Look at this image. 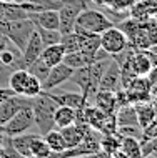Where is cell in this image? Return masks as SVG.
I'll use <instances>...</instances> for the list:
<instances>
[{
    "instance_id": "6da1fadb",
    "label": "cell",
    "mask_w": 157,
    "mask_h": 158,
    "mask_svg": "<svg viewBox=\"0 0 157 158\" xmlns=\"http://www.w3.org/2000/svg\"><path fill=\"white\" fill-rule=\"evenodd\" d=\"M57 102L49 95L47 92H42L40 95L32 98V112H33V128L39 135H45L54 127V112L57 108Z\"/></svg>"
},
{
    "instance_id": "7a4b0ae2",
    "label": "cell",
    "mask_w": 157,
    "mask_h": 158,
    "mask_svg": "<svg viewBox=\"0 0 157 158\" xmlns=\"http://www.w3.org/2000/svg\"><path fill=\"white\" fill-rule=\"evenodd\" d=\"M114 22L109 19L104 12L97 10V8H84L79 14L77 20H75L74 32L77 33H97L100 35L107 28H110Z\"/></svg>"
},
{
    "instance_id": "3957f363",
    "label": "cell",
    "mask_w": 157,
    "mask_h": 158,
    "mask_svg": "<svg viewBox=\"0 0 157 158\" xmlns=\"http://www.w3.org/2000/svg\"><path fill=\"white\" fill-rule=\"evenodd\" d=\"M33 30H35V25L28 17L22 20H14V22H0V33H3L20 52L24 50Z\"/></svg>"
},
{
    "instance_id": "277c9868",
    "label": "cell",
    "mask_w": 157,
    "mask_h": 158,
    "mask_svg": "<svg viewBox=\"0 0 157 158\" xmlns=\"http://www.w3.org/2000/svg\"><path fill=\"white\" fill-rule=\"evenodd\" d=\"M32 128H33V112L30 102L28 105L17 110L14 117L0 127V131L5 136H15V135H22L25 131L32 130Z\"/></svg>"
},
{
    "instance_id": "5b68a950",
    "label": "cell",
    "mask_w": 157,
    "mask_h": 158,
    "mask_svg": "<svg viewBox=\"0 0 157 158\" xmlns=\"http://www.w3.org/2000/svg\"><path fill=\"white\" fill-rule=\"evenodd\" d=\"M89 7V0H65L59 8V30L60 33L74 32L75 20L84 8Z\"/></svg>"
},
{
    "instance_id": "8992f818",
    "label": "cell",
    "mask_w": 157,
    "mask_h": 158,
    "mask_svg": "<svg viewBox=\"0 0 157 158\" xmlns=\"http://www.w3.org/2000/svg\"><path fill=\"white\" fill-rule=\"evenodd\" d=\"M127 47H129V40H127L125 33L117 25H112L110 28L100 33V48L105 50L110 57L122 52Z\"/></svg>"
},
{
    "instance_id": "52a82bcc",
    "label": "cell",
    "mask_w": 157,
    "mask_h": 158,
    "mask_svg": "<svg viewBox=\"0 0 157 158\" xmlns=\"http://www.w3.org/2000/svg\"><path fill=\"white\" fill-rule=\"evenodd\" d=\"M129 103H141V102H152V90L149 80L146 77H135L124 88Z\"/></svg>"
},
{
    "instance_id": "ba28073f",
    "label": "cell",
    "mask_w": 157,
    "mask_h": 158,
    "mask_svg": "<svg viewBox=\"0 0 157 158\" xmlns=\"http://www.w3.org/2000/svg\"><path fill=\"white\" fill-rule=\"evenodd\" d=\"M72 73H74V70H72L70 67H67L63 62L59 63V65H55V67H50L49 75L45 77V80L42 82V90L50 92V90H54V88L67 83L69 78L72 77Z\"/></svg>"
},
{
    "instance_id": "9c48e42d",
    "label": "cell",
    "mask_w": 157,
    "mask_h": 158,
    "mask_svg": "<svg viewBox=\"0 0 157 158\" xmlns=\"http://www.w3.org/2000/svg\"><path fill=\"white\" fill-rule=\"evenodd\" d=\"M50 97L57 102V105H65V106H70V108L77 110V108H82L85 106L89 102L87 98L82 95V92H72V90H60V88H54V90L47 92Z\"/></svg>"
},
{
    "instance_id": "30bf717a",
    "label": "cell",
    "mask_w": 157,
    "mask_h": 158,
    "mask_svg": "<svg viewBox=\"0 0 157 158\" xmlns=\"http://www.w3.org/2000/svg\"><path fill=\"white\" fill-rule=\"evenodd\" d=\"M99 90H107V92H119L122 90V82H120V68H119L117 62L110 60V63L105 68V72L100 77L99 82Z\"/></svg>"
},
{
    "instance_id": "8fae6325",
    "label": "cell",
    "mask_w": 157,
    "mask_h": 158,
    "mask_svg": "<svg viewBox=\"0 0 157 158\" xmlns=\"http://www.w3.org/2000/svg\"><path fill=\"white\" fill-rule=\"evenodd\" d=\"M30 102H32V98H25L22 95H15V93L10 95L8 98H5V100L0 103V127L10 120L19 108L28 105Z\"/></svg>"
},
{
    "instance_id": "7c38bea8",
    "label": "cell",
    "mask_w": 157,
    "mask_h": 158,
    "mask_svg": "<svg viewBox=\"0 0 157 158\" xmlns=\"http://www.w3.org/2000/svg\"><path fill=\"white\" fill-rule=\"evenodd\" d=\"M42 48H44V44H42V40H40L37 30H33V33L30 35V38L27 40V44H25L24 50H22V63H24V68H27L30 63H33L37 58L40 57Z\"/></svg>"
},
{
    "instance_id": "4fadbf2b",
    "label": "cell",
    "mask_w": 157,
    "mask_h": 158,
    "mask_svg": "<svg viewBox=\"0 0 157 158\" xmlns=\"http://www.w3.org/2000/svg\"><path fill=\"white\" fill-rule=\"evenodd\" d=\"M112 158H144L142 148H141V140L134 138V136H120L119 152Z\"/></svg>"
},
{
    "instance_id": "5bb4252c",
    "label": "cell",
    "mask_w": 157,
    "mask_h": 158,
    "mask_svg": "<svg viewBox=\"0 0 157 158\" xmlns=\"http://www.w3.org/2000/svg\"><path fill=\"white\" fill-rule=\"evenodd\" d=\"M28 19L33 22L35 27L59 30V10H40V12H33V14H28Z\"/></svg>"
},
{
    "instance_id": "9a60e30c",
    "label": "cell",
    "mask_w": 157,
    "mask_h": 158,
    "mask_svg": "<svg viewBox=\"0 0 157 158\" xmlns=\"http://www.w3.org/2000/svg\"><path fill=\"white\" fill-rule=\"evenodd\" d=\"M129 65H130V70L134 72L135 77H146L152 68V62L149 58L147 50H135L134 55L129 60Z\"/></svg>"
},
{
    "instance_id": "2e32d148",
    "label": "cell",
    "mask_w": 157,
    "mask_h": 158,
    "mask_svg": "<svg viewBox=\"0 0 157 158\" xmlns=\"http://www.w3.org/2000/svg\"><path fill=\"white\" fill-rule=\"evenodd\" d=\"M157 7V0H135V3L130 7L129 17L139 20V22H146L152 17V12Z\"/></svg>"
},
{
    "instance_id": "e0dca14e",
    "label": "cell",
    "mask_w": 157,
    "mask_h": 158,
    "mask_svg": "<svg viewBox=\"0 0 157 158\" xmlns=\"http://www.w3.org/2000/svg\"><path fill=\"white\" fill-rule=\"evenodd\" d=\"M94 105L99 110H102L104 113H116L117 112V98L114 92H107V90H97L95 95L92 97Z\"/></svg>"
},
{
    "instance_id": "ac0fdd59",
    "label": "cell",
    "mask_w": 157,
    "mask_h": 158,
    "mask_svg": "<svg viewBox=\"0 0 157 158\" xmlns=\"http://www.w3.org/2000/svg\"><path fill=\"white\" fill-rule=\"evenodd\" d=\"M89 130H90V127H87V125L79 127L75 123H72V125L65 127V128H60V133L63 136V142H65L67 148H74L75 145H79L84 140V136H85Z\"/></svg>"
},
{
    "instance_id": "d6986e66",
    "label": "cell",
    "mask_w": 157,
    "mask_h": 158,
    "mask_svg": "<svg viewBox=\"0 0 157 158\" xmlns=\"http://www.w3.org/2000/svg\"><path fill=\"white\" fill-rule=\"evenodd\" d=\"M62 62L67 67H70L72 70H77V68H84V67L90 65L92 62H95V57L90 53L82 52V50H75V52H69L63 55Z\"/></svg>"
},
{
    "instance_id": "ffe728a7",
    "label": "cell",
    "mask_w": 157,
    "mask_h": 158,
    "mask_svg": "<svg viewBox=\"0 0 157 158\" xmlns=\"http://www.w3.org/2000/svg\"><path fill=\"white\" fill-rule=\"evenodd\" d=\"M63 55H65L63 47H62L60 44H55V45L44 47L39 58H40V60L44 62L47 67H55V65H59V63H62Z\"/></svg>"
},
{
    "instance_id": "44dd1931",
    "label": "cell",
    "mask_w": 157,
    "mask_h": 158,
    "mask_svg": "<svg viewBox=\"0 0 157 158\" xmlns=\"http://www.w3.org/2000/svg\"><path fill=\"white\" fill-rule=\"evenodd\" d=\"M134 108H135V113H137V123H139L141 128H146L157 117V110L150 102L134 103Z\"/></svg>"
},
{
    "instance_id": "7402d4cb",
    "label": "cell",
    "mask_w": 157,
    "mask_h": 158,
    "mask_svg": "<svg viewBox=\"0 0 157 158\" xmlns=\"http://www.w3.org/2000/svg\"><path fill=\"white\" fill-rule=\"evenodd\" d=\"M75 122V110L65 105H59L54 112V127L55 128H65Z\"/></svg>"
},
{
    "instance_id": "603a6c76",
    "label": "cell",
    "mask_w": 157,
    "mask_h": 158,
    "mask_svg": "<svg viewBox=\"0 0 157 158\" xmlns=\"http://www.w3.org/2000/svg\"><path fill=\"white\" fill-rule=\"evenodd\" d=\"M35 135L37 133H28V131H25V133H22V135L8 136V138H10L12 147H14L20 155L27 156V158H32L30 156V143H32V140H33V136H35Z\"/></svg>"
},
{
    "instance_id": "cb8c5ba5",
    "label": "cell",
    "mask_w": 157,
    "mask_h": 158,
    "mask_svg": "<svg viewBox=\"0 0 157 158\" xmlns=\"http://www.w3.org/2000/svg\"><path fill=\"white\" fill-rule=\"evenodd\" d=\"M77 35H79V50L95 57V52L100 48V35H97V33H77Z\"/></svg>"
},
{
    "instance_id": "d4e9b609",
    "label": "cell",
    "mask_w": 157,
    "mask_h": 158,
    "mask_svg": "<svg viewBox=\"0 0 157 158\" xmlns=\"http://www.w3.org/2000/svg\"><path fill=\"white\" fill-rule=\"evenodd\" d=\"M116 118H117V127H125V125H139L137 123V113L132 103L122 105L117 108L116 112Z\"/></svg>"
},
{
    "instance_id": "484cf974",
    "label": "cell",
    "mask_w": 157,
    "mask_h": 158,
    "mask_svg": "<svg viewBox=\"0 0 157 158\" xmlns=\"http://www.w3.org/2000/svg\"><path fill=\"white\" fill-rule=\"evenodd\" d=\"M28 75L30 73L27 72V68H17V70H14L10 73V77H8V88H10L15 95H22Z\"/></svg>"
},
{
    "instance_id": "4316f807",
    "label": "cell",
    "mask_w": 157,
    "mask_h": 158,
    "mask_svg": "<svg viewBox=\"0 0 157 158\" xmlns=\"http://www.w3.org/2000/svg\"><path fill=\"white\" fill-rule=\"evenodd\" d=\"M45 140V143L49 145L50 152L52 153H62L67 150V145L63 142V136L60 133V130L59 128H52V130H49L45 135H42Z\"/></svg>"
},
{
    "instance_id": "83f0119b",
    "label": "cell",
    "mask_w": 157,
    "mask_h": 158,
    "mask_svg": "<svg viewBox=\"0 0 157 158\" xmlns=\"http://www.w3.org/2000/svg\"><path fill=\"white\" fill-rule=\"evenodd\" d=\"M30 156L32 158H50L52 156V152H50L49 145L45 143L44 136L39 133L33 136V140L30 143Z\"/></svg>"
},
{
    "instance_id": "f1b7e54d",
    "label": "cell",
    "mask_w": 157,
    "mask_h": 158,
    "mask_svg": "<svg viewBox=\"0 0 157 158\" xmlns=\"http://www.w3.org/2000/svg\"><path fill=\"white\" fill-rule=\"evenodd\" d=\"M99 143H100V150L114 156L119 152V147H120V136H119L117 133H114V135H100Z\"/></svg>"
},
{
    "instance_id": "f546056e",
    "label": "cell",
    "mask_w": 157,
    "mask_h": 158,
    "mask_svg": "<svg viewBox=\"0 0 157 158\" xmlns=\"http://www.w3.org/2000/svg\"><path fill=\"white\" fill-rule=\"evenodd\" d=\"M37 33H39L42 44L44 47H49V45H55V44H60V37L62 33L60 30H52V28H40V27H35Z\"/></svg>"
},
{
    "instance_id": "4dcf8cb0",
    "label": "cell",
    "mask_w": 157,
    "mask_h": 158,
    "mask_svg": "<svg viewBox=\"0 0 157 158\" xmlns=\"http://www.w3.org/2000/svg\"><path fill=\"white\" fill-rule=\"evenodd\" d=\"M44 92L42 90V82L39 78H35L33 75H28L27 82H25V87H24V92H22V97L25 98H33L37 95Z\"/></svg>"
},
{
    "instance_id": "1f68e13d",
    "label": "cell",
    "mask_w": 157,
    "mask_h": 158,
    "mask_svg": "<svg viewBox=\"0 0 157 158\" xmlns=\"http://www.w3.org/2000/svg\"><path fill=\"white\" fill-rule=\"evenodd\" d=\"M135 3V0H100L99 5H102L114 12H129L130 7Z\"/></svg>"
},
{
    "instance_id": "d6a6232c",
    "label": "cell",
    "mask_w": 157,
    "mask_h": 158,
    "mask_svg": "<svg viewBox=\"0 0 157 158\" xmlns=\"http://www.w3.org/2000/svg\"><path fill=\"white\" fill-rule=\"evenodd\" d=\"M49 70H50V67L45 65V63L42 62L40 58H37L35 62L30 63V65L27 67V72H28V73L33 75L35 78H39L40 82H44V80H45V77L49 75Z\"/></svg>"
},
{
    "instance_id": "836d02e7",
    "label": "cell",
    "mask_w": 157,
    "mask_h": 158,
    "mask_svg": "<svg viewBox=\"0 0 157 158\" xmlns=\"http://www.w3.org/2000/svg\"><path fill=\"white\" fill-rule=\"evenodd\" d=\"M60 45L63 47L65 53L75 52V50H79V35H77L75 32L63 33V35L60 37Z\"/></svg>"
},
{
    "instance_id": "e575fe53",
    "label": "cell",
    "mask_w": 157,
    "mask_h": 158,
    "mask_svg": "<svg viewBox=\"0 0 157 158\" xmlns=\"http://www.w3.org/2000/svg\"><path fill=\"white\" fill-rule=\"evenodd\" d=\"M12 72L14 70H12L10 67L3 65V63L0 62V88H7L8 87V77H10Z\"/></svg>"
},
{
    "instance_id": "d590c367",
    "label": "cell",
    "mask_w": 157,
    "mask_h": 158,
    "mask_svg": "<svg viewBox=\"0 0 157 158\" xmlns=\"http://www.w3.org/2000/svg\"><path fill=\"white\" fill-rule=\"evenodd\" d=\"M146 78L149 80V85H150V90H152V95L157 93V67H152L149 70V73L146 75Z\"/></svg>"
},
{
    "instance_id": "8d00e7d4",
    "label": "cell",
    "mask_w": 157,
    "mask_h": 158,
    "mask_svg": "<svg viewBox=\"0 0 157 158\" xmlns=\"http://www.w3.org/2000/svg\"><path fill=\"white\" fill-rule=\"evenodd\" d=\"M75 158H112V155H109V153L105 152H97V153H92V155H84V156H75Z\"/></svg>"
},
{
    "instance_id": "74e56055",
    "label": "cell",
    "mask_w": 157,
    "mask_h": 158,
    "mask_svg": "<svg viewBox=\"0 0 157 158\" xmlns=\"http://www.w3.org/2000/svg\"><path fill=\"white\" fill-rule=\"evenodd\" d=\"M10 95H14V92H12L8 87H7V88H0V103H2L5 98H8Z\"/></svg>"
},
{
    "instance_id": "f35d334b",
    "label": "cell",
    "mask_w": 157,
    "mask_h": 158,
    "mask_svg": "<svg viewBox=\"0 0 157 158\" xmlns=\"http://www.w3.org/2000/svg\"><path fill=\"white\" fill-rule=\"evenodd\" d=\"M17 2H20V3H33V5H39V3L45 2V0H17Z\"/></svg>"
},
{
    "instance_id": "ab89813d",
    "label": "cell",
    "mask_w": 157,
    "mask_h": 158,
    "mask_svg": "<svg viewBox=\"0 0 157 158\" xmlns=\"http://www.w3.org/2000/svg\"><path fill=\"white\" fill-rule=\"evenodd\" d=\"M150 19H152V20H155V22H157V7H155V10L152 12V17H150Z\"/></svg>"
},
{
    "instance_id": "60d3db41",
    "label": "cell",
    "mask_w": 157,
    "mask_h": 158,
    "mask_svg": "<svg viewBox=\"0 0 157 158\" xmlns=\"http://www.w3.org/2000/svg\"><path fill=\"white\" fill-rule=\"evenodd\" d=\"M3 140H5V135L0 131V148H2V143H3Z\"/></svg>"
},
{
    "instance_id": "b9f144b4",
    "label": "cell",
    "mask_w": 157,
    "mask_h": 158,
    "mask_svg": "<svg viewBox=\"0 0 157 158\" xmlns=\"http://www.w3.org/2000/svg\"><path fill=\"white\" fill-rule=\"evenodd\" d=\"M0 2H7V3H12V2H17V0H0Z\"/></svg>"
},
{
    "instance_id": "7bdbcfd3",
    "label": "cell",
    "mask_w": 157,
    "mask_h": 158,
    "mask_svg": "<svg viewBox=\"0 0 157 158\" xmlns=\"http://www.w3.org/2000/svg\"><path fill=\"white\" fill-rule=\"evenodd\" d=\"M89 2H94V3H97V5H99V3H100V0H89Z\"/></svg>"
},
{
    "instance_id": "ee69618b",
    "label": "cell",
    "mask_w": 157,
    "mask_h": 158,
    "mask_svg": "<svg viewBox=\"0 0 157 158\" xmlns=\"http://www.w3.org/2000/svg\"><path fill=\"white\" fill-rule=\"evenodd\" d=\"M154 153H155V155H157V148H155V150H154Z\"/></svg>"
},
{
    "instance_id": "f6af8a7d",
    "label": "cell",
    "mask_w": 157,
    "mask_h": 158,
    "mask_svg": "<svg viewBox=\"0 0 157 158\" xmlns=\"http://www.w3.org/2000/svg\"><path fill=\"white\" fill-rule=\"evenodd\" d=\"M60 2H65V0H60Z\"/></svg>"
}]
</instances>
